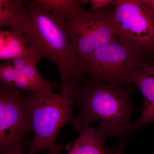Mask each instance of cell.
I'll return each mask as SVG.
<instances>
[{
    "instance_id": "6da1fadb",
    "label": "cell",
    "mask_w": 154,
    "mask_h": 154,
    "mask_svg": "<svg viewBox=\"0 0 154 154\" xmlns=\"http://www.w3.org/2000/svg\"><path fill=\"white\" fill-rule=\"evenodd\" d=\"M133 88L110 85L91 79L79 86L75 105L81 112L72 123L75 131L82 130L98 122L96 128L105 137L118 139L121 146L134 130L131 116L135 107L131 99Z\"/></svg>"
},
{
    "instance_id": "7a4b0ae2",
    "label": "cell",
    "mask_w": 154,
    "mask_h": 154,
    "mask_svg": "<svg viewBox=\"0 0 154 154\" xmlns=\"http://www.w3.org/2000/svg\"><path fill=\"white\" fill-rule=\"evenodd\" d=\"M79 86L78 81L69 80L62 82L58 94L30 92L25 97L28 130L34 133L29 154L42 150L60 154L56 138L64 125L74 120L72 110Z\"/></svg>"
},
{
    "instance_id": "3957f363",
    "label": "cell",
    "mask_w": 154,
    "mask_h": 154,
    "mask_svg": "<svg viewBox=\"0 0 154 154\" xmlns=\"http://www.w3.org/2000/svg\"><path fill=\"white\" fill-rule=\"evenodd\" d=\"M30 12V32L27 36L42 58L51 61L57 68L62 82L83 80L85 72L77 57L65 21L54 16L37 0L26 1Z\"/></svg>"
},
{
    "instance_id": "277c9868",
    "label": "cell",
    "mask_w": 154,
    "mask_h": 154,
    "mask_svg": "<svg viewBox=\"0 0 154 154\" xmlns=\"http://www.w3.org/2000/svg\"><path fill=\"white\" fill-rule=\"evenodd\" d=\"M151 60L140 51L116 40L99 48L82 62L90 79L127 86L131 84V75Z\"/></svg>"
},
{
    "instance_id": "5b68a950",
    "label": "cell",
    "mask_w": 154,
    "mask_h": 154,
    "mask_svg": "<svg viewBox=\"0 0 154 154\" xmlns=\"http://www.w3.org/2000/svg\"><path fill=\"white\" fill-rule=\"evenodd\" d=\"M113 4L116 40L154 60V11L143 0H116Z\"/></svg>"
},
{
    "instance_id": "8992f818",
    "label": "cell",
    "mask_w": 154,
    "mask_h": 154,
    "mask_svg": "<svg viewBox=\"0 0 154 154\" xmlns=\"http://www.w3.org/2000/svg\"><path fill=\"white\" fill-rule=\"evenodd\" d=\"M114 13V8L109 6L94 12L79 8L65 19L73 47L81 62L99 48L116 40Z\"/></svg>"
},
{
    "instance_id": "52a82bcc",
    "label": "cell",
    "mask_w": 154,
    "mask_h": 154,
    "mask_svg": "<svg viewBox=\"0 0 154 154\" xmlns=\"http://www.w3.org/2000/svg\"><path fill=\"white\" fill-rule=\"evenodd\" d=\"M28 130L25 97L19 89L0 87V153H22L23 141Z\"/></svg>"
},
{
    "instance_id": "ba28073f",
    "label": "cell",
    "mask_w": 154,
    "mask_h": 154,
    "mask_svg": "<svg viewBox=\"0 0 154 154\" xmlns=\"http://www.w3.org/2000/svg\"><path fill=\"white\" fill-rule=\"evenodd\" d=\"M38 61L36 59L19 58L1 64V85L31 92L52 91L55 84L45 81L39 74L36 67Z\"/></svg>"
},
{
    "instance_id": "9c48e42d",
    "label": "cell",
    "mask_w": 154,
    "mask_h": 154,
    "mask_svg": "<svg viewBox=\"0 0 154 154\" xmlns=\"http://www.w3.org/2000/svg\"><path fill=\"white\" fill-rule=\"evenodd\" d=\"M130 82L140 90L143 98L141 114L134 124L135 130L154 122V60L135 71L131 76Z\"/></svg>"
},
{
    "instance_id": "30bf717a",
    "label": "cell",
    "mask_w": 154,
    "mask_h": 154,
    "mask_svg": "<svg viewBox=\"0 0 154 154\" xmlns=\"http://www.w3.org/2000/svg\"><path fill=\"white\" fill-rule=\"evenodd\" d=\"M29 58L39 60L42 58L35 45L28 36L17 30H0V59L8 61Z\"/></svg>"
},
{
    "instance_id": "8fae6325",
    "label": "cell",
    "mask_w": 154,
    "mask_h": 154,
    "mask_svg": "<svg viewBox=\"0 0 154 154\" xmlns=\"http://www.w3.org/2000/svg\"><path fill=\"white\" fill-rule=\"evenodd\" d=\"M30 12L26 1L0 0V26L17 30L28 36Z\"/></svg>"
},
{
    "instance_id": "7c38bea8",
    "label": "cell",
    "mask_w": 154,
    "mask_h": 154,
    "mask_svg": "<svg viewBox=\"0 0 154 154\" xmlns=\"http://www.w3.org/2000/svg\"><path fill=\"white\" fill-rule=\"evenodd\" d=\"M105 138L96 128H83L68 154H107L104 145Z\"/></svg>"
},
{
    "instance_id": "4fadbf2b",
    "label": "cell",
    "mask_w": 154,
    "mask_h": 154,
    "mask_svg": "<svg viewBox=\"0 0 154 154\" xmlns=\"http://www.w3.org/2000/svg\"><path fill=\"white\" fill-rule=\"evenodd\" d=\"M43 7L57 18L63 21L73 12L80 8L85 1L79 0H37Z\"/></svg>"
},
{
    "instance_id": "5bb4252c",
    "label": "cell",
    "mask_w": 154,
    "mask_h": 154,
    "mask_svg": "<svg viewBox=\"0 0 154 154\" xmlns=\"http://www.w3.org/2000/svg\"><path fill=\"white\" fill-rule=\"evenodd\" d=\"M113 0H90L91 9L90 11L92 12L96 11L105 7H108L109 5L113 4Z\"/></svg>"
},
{
    "instance_id": "9a60e30c",
    "label": "cell",
    "mask_w": 154,
    "mask_h": 154,
    "mask_svg": "<svg viewBox=\"0 0 154 154\" xmlns=\"http://www.w3.org/2000/svg\"><path fill=\"white\" fill-rule=\"evenodd\" d=\"M122 146H115L111 149H106V152L107 154H124L122 149Z\"/></svg>"
},
{
    "instance_id": "2e32d148",
    "label": "cell",
    "mask_w": 154,
    "mask_h": 154,
    "mask_svg": "<svg viewBox=\"0 0 154 154\" xmlns=\"http://www.w3.org/2000/svg\"><path fill=\"white\" fill-rule=\"evenodd\" d=\"M144 2L154 11V0H143Z\"/></svg>"
},
{
    "instance_id": "e0dca14e",
    "label": "cell",
    "mask_w": 154,
    "mask_h": 154,
    "mask_svg": "<svg viewBox=\"0 0 154 154\" xmlns=\"http://www.w3.org/2000/svg\"><path fill=\"white\" fill-rule=\"evenodd\" d=\"M14 154H23V153H15ZM44 154H53L51 153L48 152H47L46 153Z\"/></svg>"
}]
</instances>
